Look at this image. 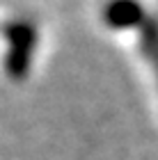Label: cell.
<instances>
[{
    "mask_svg": "<svg viewBox=\"0 0 158 160\" xmlns=\"http://www.w3.org/2000/svg\"><path fill=\"white\" fill-rule=\"evenodd\" d=\"M135 30H138V34H140L142 50H145L147 60L151 62L154 73L158 76V21L151 18L149 14H145V16L138 21Z\"/></svg>",
    "mask_w": 158,
    "mask_h": 160,
    "instance_id": "3",
    "label": "cell"
},
{
    "mask_svg": "<svg viewBox=\"0 0 158 160\" xmlns=\"http://www.w3.org/2000/svg\"><path fill=\"white\" fill-rule=\"evenodd\" d=\"M0 34L9 43L5 67L14 78H23L30 71L34 46H37V30L30 23H0Z\"/></svg>",
    "mask_w": 158,
    "mask_h": 160,
    "instance_id": "1",
    "label": "cell"
},
{
    "mask_svg": "<svg viewBox=\"0 0 158 160\" xmlns=\"http://www.w3.org/2000/svg\"><path fill=\"white\" fill-rule=\"evenodd\" d=\"M145 14L147 12L135 0H112L103 9V18L112 28H135Z\"/></svg>",
    "mask_w": 158,
    "mask_h": 160,
    "instance_id": "2",
    "label": "cell"
}]
</instances>
